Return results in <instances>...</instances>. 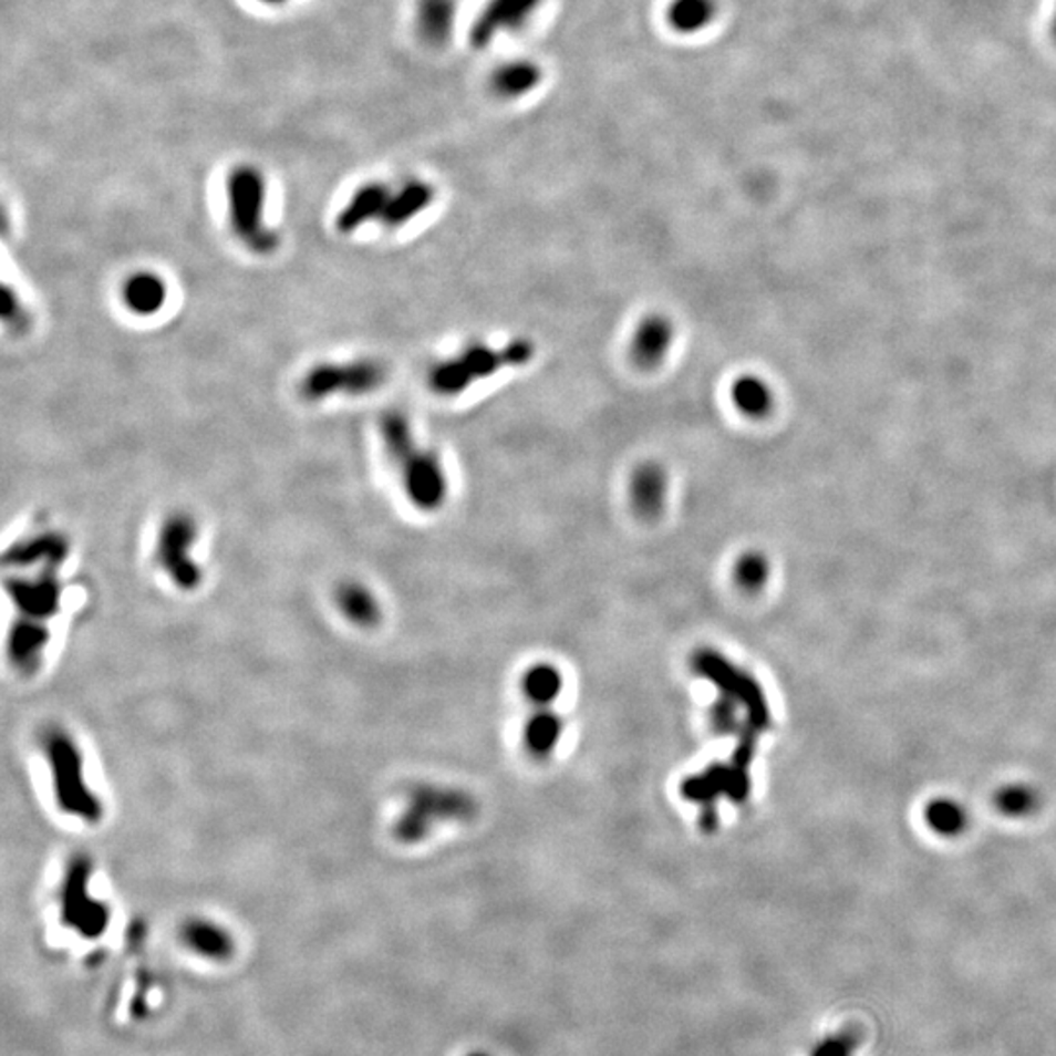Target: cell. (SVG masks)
I'll use <instances>...</instances> for the list:
<instances>
[{
  "label": "cell",
  "instance_id": "cell-7",
  "mask_svg": "<svg viewBox=\"0 0 1056 1056\" xmlns=\"http://www.w3.org/2000/svg\"><path fill=\"white\" fill-rule=\"evenodd\" d=\"M386 370L374 361H352L343 364H318L306 372L300 392L310 402H321L331 395H364L384 384Z\"/></svg>",
  "mask_w": 1056,
  "mask_h": 1056
},
{
  "label": "cell",
  "instance_id": "cell-20",
  "mask_svg": "<svg viewBox=\"0 0 1056 1056\" xmlns=\"http://www.w3.org/2000/svg\"><path fill=\"white\" fill-rule=\"evenodd\" d=\"M542 79L540 68L532 61H509L491 75V89L501 99H519L537 89Z\"/></svg>",
  "mask_w": 1056,
  "mask_h": 1056
},
{
  "label": "cell",
  "instance_id": "cell-5",
  "mask_svg": "<svg viewBox=\"0 0 1056 1056\" xmlns=\"http://www.w3.org/2000/svg\"><path fill=\"white\" fill-rule=\"evenodd\" d=\"M532 352H535L532 344L525 341L507 344L505 349L469 344L468 349H464L458 356L436 364L435 369L431 370L428 380L436 394H462L474 382L491 376L497 370L525 364L530 361Z\"/></svg>",
  "mask_w": 1056,
  "mask_h": 1056
},
{
  "label": "cell",
  "instance_id": "cell-1",
  "mask_svg": "<svg viewBox=\"0 0 1056 1056\" xmlns=\"http://www.w3.org/2000/svg\"><path fill=\"white\" fill-rule=\"evenodd\" d=\"M380 433L390 460L400 468L403 489L411 504L421 511L441 509L448 495V479L438 456L417 445L410 421L400 411L382 417Z\"/></svg>",
  "mask_w": 1056,
  "mask_h": 1056
},
{
  "label": "cell",
  "instance_id": "cell-29",
  "mask_svg": "<svg viewBox=\"0 0 1056 1056\" xmlns=\"http://www.w3.org/2000/svg\"><path fill=\"white\" fill-rule=\"evenodd\" d=\"M1050 35H1053V42L1056 43V10L1055 18H1053V24H1050Z\"/></svg>",
  "mask_w": 1056,
  "mask_h": 1056
},
{
  "label": "cell",
  "instance_id": "cell-16",
  "mask_svg": "<svg viewBox=\"0 0 1056 1056\" xmlns=\"http://www.w3.org/2000/svg\"><path fill=\"white\" fill-rule=\"evenodd\" d=\"M435 200V188L425 180H410L402 188L392 190L387 200L386 210L382 216V224L386 227H402L417 218L421 211L427 210Z\"/></svg>",
  "mask_w": 1056,
  "mask_h": 1056
},
{
  "label": "cell",
  "instance_id": "cell-13",
  "mask_svg": "<svg viewBox=\"0 0 1056 1056\" xmlns=\"http://www.w3.org/2000/svg\"><path fill=\"white\" fill-rule=\"evenodd\" d=\"M69 556L68 538L59 532H42L10 546L4 553L9 568H61Z\"/></svg>",
  "mask_w": 1056,
  "mask_h": 1056
},
{
  "label": "cell",
  "instance_id": "cell-9",
  "mask_svg": "<svg viewBox=\"0 0 1056 1056\" xmlns=\"http://www.w3.org/2000/svg\"><path fill=\"white\" fill-rule=\"evenodd\" d=\"M59 568H42L34 578L12 576L7 579V591L17 607L18 621L48 624L61 607Z\"/></svg>",
  "mask_w": 1056,
  "mask_h": 1056
},
{
  "label": "cell",
  "instance_id": "cell-23",
  "mask_svg": "<svg viewBox=\"0 0 1056 1056\" xmlns=\"http://www.w3.org/2000/svg\"><path fill=\"white\" fill-rule=\"evenodd\" d=\"M563 724L558 716L548 711L530 716L525 728V744H527L528 754L535 757H548L552 754L553 747L560 742Z\"/></svg>",
  "mask_w": 1056,
  "mask_h": 1056
},
{
  "label": "cell",
  "instance_id": "cell-4",
  "mask_svg": "<svg viewBox=\"0 0 1056 1056\" xmlns=\"http://www.w3.org/2000/svg\"><path fill=\"white\" fill-rule=\"evenodd\" d=\"M474 814V798L460 788L421 785L411 790L405 808L395 821V838L403 843H417L428 838L438 824L469 820Z\"/></svg>",
  "mask_w": 1056,
  "mask_h": 1056
},
{
  "label": "cell",
  "instance_id": "cell-10",
  "mask_svg": "<svg viewBox=\"0 0 1056 1056\" xmlns=\"http://www.w3.org/2000/svg\"><path fill=\"white\" fill-rule=\"evenodd\" d=\"M542 0H489L469 30V42L484 50L495 35L507 30H519L532 17Z\"/></svg>",
  "mask_w": 1056,
  "mask_h": 1056
},
{
  "label": "cell",
  "instance_id": "cell-3",
  "mask_svg": "<svg viewBox=\"0 0 1056 1056\" xmlns=\"http://www.w3.org/2000/svg\"><path fill=\"white\" fill-rule=\"evenodd\" d=\"M227 214L235 237L257 255H270L278 247V237L265 224L267 180L259 168L237 165L226 183Z\"/></svg>",
  "mask_w": 1056,
  "mask_h": 1056
},
{
  "label": "cell",
  "instance_id": "cell-11",
  "mask_svg": "<svg viewBox=\"0 0 1056 1056\" xmlns=\"http://www.w3.org/2000/svg\"><path fill=\"white\" fill-rule=\"evenodd\" d=\"M670 479L667 472L658 462L640 464L630 478V504L640 519L655 520L662 517L667 505Z\"/></svg>",
  "mask_w": 1056,
  "mask_h": 1056
},
{
  "label": "cell",
  "instance_id": "cell-14",
  "mask_svg": "<svg viewBox=\"0 0 1056 1056\" xmlns=\"http://www.w3.org/2000/svg\"><path fill=\"white\" fill-rule=\"evenodd\" d=\"M390 194L392 190L382 183H366L359 186L346 201V206H343V210L337 214V231L351 235L370 221L382 219Z\"/></svg>",
  "mask_w": 1056,
  "mask_h": 1056
},
{
  "label": "cell",
  "instance_id": "cell-21",
  "mask_svg": "<svg viewBox=\"0 0 1056 1056\" xmlns=\"http://www.w3.org/2000/svg\"><path fill=\"white\" fill-rule=\"evenodd\" d=\"M729 400L734 407L752 420L765 417L773 407V394L762 377L744 374L729 386Z\"/></svg>",
  "mask_w": 1056,
  "mask_h": 1056
},
{
  "label": "cell",
  "instance_id": "cell-26",
  "mask_svg": "<svg viewBox=\"0 0 1056 1056\" xmlns=\"http://www.w3.org/2000/svg\"><path fill=\"white\" fill-rule=\"evenodd\" d=\"M857 1048V1037L851 1033H839L836 1037L821 1041L812 1056H853Z\"/></svg>",
  "mask_w": 1056,
  "mask_h": 1056
},
{
  "label": "cell",
  "instance_id": "cell-12",
  "mask_svg": "<svg viewBox=\"0 0 1056 1056\" xmlns=\"http://www.w3.org/2000/svg\"><path fill=\"white\" fill-rule=\"evenodd\" d=\"M675 339V328L665 315H648L638 323L632 335L630 354L640 369H658L670 354Z\"/></svg>",
  "mask_w": 1056,
  "mask_h": 1056
},
{
  "label": "cell",
  "instance_id": "cell-15",
  "mask_svg": "<svg viewBox=\"0 0 1056 1056\" xmlns=\"http://www.w3.org/2000/svg\"><path fill=\"white\" fill-rule=\"evenodd\" d=\"M167 296L165 280L149 270L134 272L122 286V302L139 318L157 315L165 308Z\"/></svg>",
  "mask_w": 1056,
  "mask_h": 1056
},
{
  "label": "cell",
  "instance_id": "cell-8",
  "mask_svg": "<svg viewBox=\"0 0 1056 1056\" xmlns=\"http://www.w3.org/2000/svg\"><path fill=\"white\" fill-rule=\"evenodd\" d=\"M93 865L86 857H75L61 882V915L83 935H99L108 922V908L91 892Z\"/></svg>",
  "mask_w": 1056,
  "mask_h": 1056
},
{
  "label": "cell",
  "instance_id": "cell-18",
  "mask_svg": "<svg viewBox=\"0 0 1056 1056\" xmlns=\"http://www.w3.org/2000/svg\"><path fill=\"white\" fill-rule=\"evenodd\" d=\"M186 948L206 959L224 961L234 953V939L219 923L204 918H194L183 928Z\"/></svg>",
  "mask_w": 1056,
  "mask_h": 1056
},
{
  "label": "cell",
  "instance_id": "cell-17",
  "mask_svg": "<svg viewBox=\"0 0 1056 1056\" xmlns=\"http://www.w3.org/2000/svg\"><path fill=\"white\" fill-rule=\"evenodd\" d=\"M335 604L344 619L359 629H374L382 619L377 597L359 581H344L337 587Z\"/></svg>",
  "mask_w": 1056,
  "mask_h": 1056
},
{
  "label": "cell",
  "instance_id": "cell-25",
  "mask_svg": "<svg viewBox=\"0 0 1056 1056\" xmlns=\"http://www.w3.org/2000/svg\"><path fill=\"white\" fill-rule=\"evenodd\" d=\"M767 576H769V566L762 553H744L734 566V581L744 591H757L759 587L765 586Z\"/></svg>",
  "mask_w": 1056,
  "mask_h": 1056
},
{
  "label": "cell",
  "instance_id": "cell-27",
  "mask_svg": "<svg viewBox=\"0 0 1056 1056\" xmlns=\"http://www.w3.org/2000/svg\"><path fill=\"white\" fill-rule=\"evenodd\" d=\"M0 313H2V321L9 323V325H17L18 321L24 318L22 303H20L17 293H14V290H12L9 284H4V288H2Z\"/></svg>",
  "mask_w": 1056,
  "mask_h": 1056
},
{
  "label": "cell",
  "instance_id": "cell-19",
  "mask_svg": "<svg viewBox=\"0 0 1056 1056\" xmlns=\"http://www.w3.org/2000/svg\"><path fill=\"white\" fill-rule=\"evenodd\" d=\"M456 18L454 0H417L415 24L428 45H443L451 38Z\"/></svg>",
  "mask_w": 1056,
  "mask_h": 1056
},
{
  "label": "cell",
  "instance_id": "cell-6",
  "mask_svg": "<svg viewBox=\"0 0 1056 1056\" xmlns=\"http://www.w3.org/2000/svg\"><path fill=\"white\" fill-rule=\"evenodd\" d=\"M198 527L190 515L173 513L161 525L155 560L167 573L170 583L183 591H194L201 583V570L194 558Z\"/></svg>",
  "mask_w": 1056,
  "mask_h": 1056
},
{
  "label": "cell",
  "instance_id": "cell-28",
  "mask_svg": "<svg viewBox=\"0 0 1056 1056\" xmlns=\"http://www.w3.org/2000/svg\"><path fill=\"white\" fill-rule=\"evenodd\" d=\"M260 4H267V7H280V4H286L288 0H257Z\"/></svg>",
  "mask_w": 1056,
  "mask_h": 1056
},
{
  "label": "cell",
  "instance_id": "cell-2",
  "mask_svg": "<svg viewBox=\"0 0 1056 1056\" xmlns=\"http://www.w3.org/2000/svg\"><path fill=\"white\" fill-rule=\"evenodd\" d=\"M43 755L50 765L51 788L59 810L84 824H99L104 806L86 779V765L75 738L61 728H51L42 739Z\"/></svg>",
  "mask_w": 1056,
  "mask_h": 1056
},
{
  "label": "cell",
  "instance_id": "cell-24",
  "mask_svg": "<svg viewBox=\"0 0 1056 1056\" xmlns=\"http://www.w3.org/2000/svg\"><path fill=\"white\" fill-rule=\"evenodd\" d=\"M522 689H525V695L532 703L538 704V706H546V704L552 703L556 696L560 695L562 675L552 665L538 663V665L527 671V675L522 680Z\"/></svg>",
  "mask_w": 1056,
  "mask_h": 1056
},
{
  "label": "cell",
  "instance_id": "cell-22",
  "mask_svg": "<svg viewBox=\"0 0 1056 1056\" xmlns=\"http://www.w3.org/2000/svg\"><path fill=\"white\" fill-rule=\"evenodd\" d=\"M667 22L677 34H696L716 17L714 0H671Z\"/></svg>",
  "mask_w": 1056,
  "mask_h": 1056
}]
</instances>
